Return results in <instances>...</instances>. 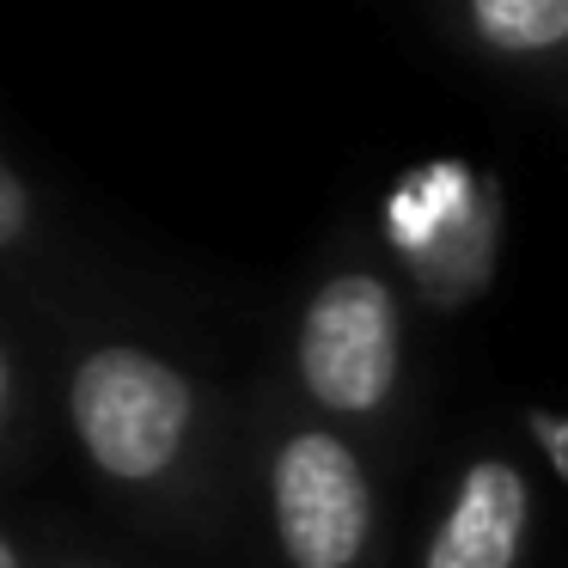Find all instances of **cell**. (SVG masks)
I'll return each instance as SVG.
<instances>
[{"instance_id":"obj_1","label":"cell","mask_w":568,"mask_h":568,"mask_svg":"<svg viewBox=\"0 0 568 568\" xmlns=\"http://www.w3.org/2000/svg\"><path fill=\"white\" fill-rule=\"evenodd\" d=\"M196 422V385L160 348L99 343L68 373V428L111 489H165L184 470Z\"/></svg>"},{"instance_id":"obj_6","label":"cell","mask_w":568,"mask_h":568,"mask_svg":"<svg viewBox=\"0 0 568 568\" xmlns=\"http://www.w3.org/2000/svg\"><path fill=\"white\" fill-rule=\"evenodd\" d=\"M31 233V190L19 184V172L0 160V251H13Z\"/></svg>"},{"instance_id":"obj_9","label":"cell","mask_w":568,"mask_h":568,"mask_svg":"<svg viewBox=\"0 0 568 568\" xmlns=\"http://www.w3.org/2000/svg\"><path fill=\"white\" fill-rule=\"evenodd\" d=\"M74 568H111V562H74Z\"/></svg>"},{"instance_id":"obj_5","label":"cell","mask_w":568,"mask_h":568,"mask_svg":"<svg viewBox=\"0 0 568 568\" xmlns=\"http://www.w3.org/2000/svg\"><path fill=\"white\" fill-rule=\"evenodd\" d=\"M465 26L489 55L538 62L568 50V0H465Z\"/></svg>"},{"instance_id":"obj_7","label":"cell","mask_w":568,"mask_h":568,"mask_svg":"<svg viewBox=\"0 0 568 568\" xmlns=\"http://www.w3.org/2000/svg\"><path fill=\"white\" fill-rule=\"evenodd\" d=\"M7 416H13V348L0 343V434H7Z\"/></svg>"},{"instance_id":"obj_2","label":"cell","mask_w":568,"mask_h":568,"mask_svg":"<svg viewBox=\"0 0 568 568\" xmlns=\"http://www.w3.org/2000/svg\"><path fill=\"white\" fill-rule=\"evenodd\" d=\"M300 385L336 422H373L404 385V306L373 270H336L300 312Z\"/></svg>"},{"instance_id":"obj_8","label":"cell","mask_w":568,"mask_h":568,"mask_svg":"<svg viewBox=\"0 0 568 568\" xmlns=\"http://www.w3.org/2000/svg\"><path fill=\"white\" fill-rule=\"evenodd\" d=\"M0 568H26V556H19V544L0 531Z\"/></svg>"},{"instance_id":"obj_4","label":"cell","mask_w":568,"mask_h":568,"mask_svg":"<svg viewBox=\"0 0 568 568\" xmlns=\"http://www.w3.org/2000/svg\"><path fill=\"white\" fill-rule=\"evenodd\" d=\"M531 531V489L514 458H470L446 495L422 568H519Z\"/></svg>"},{"instance_id":"obj_3","label":"cell","mask_w":568,"mask_h":568,"mask_svg":"<svg viewBox=\"0 0 568 568\" xmlns=\"http://www.w3.org/2000/svg\"><path fill=\"white\" fill-rule=\"evenodd\" d=\"M270 531L287 568H361L373 550V483L336 428H287L270 453Z\"/></svg>"}]
</instances>
